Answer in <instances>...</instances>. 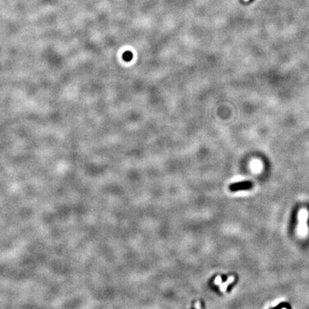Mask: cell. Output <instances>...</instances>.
Masks as SVG:
<instances>
[{"label":"cell","instance_id":"7a4b0ae2","mask_svg":"<svg viewBox=\"0 0 309 309\" xmlns=\"http://www.w3.org/2000/svg\"><path fill=\"white\" fill-rule=\"evenodd\" d=\"M252 186H253L252 182H250L249 181H245V182H240L232 184L230 186L229 188L231 191L236 192L238 190H248V189L252 188Z\"/></svg>","mask_w":309,"mask_h":309},{"label":"cell","instance_id":"6da1fadb","mask_svg":"<svg viewBox=\"0 0 309 309\" xmlns=\"http://www.w3.org/2000/svg\"><path fill=\"white\" fill-rule=\"evenodd\" d=\"M309 217L308 211L306 208H301L299 213V224L297 225V233L301 238H305L308 233V220Z\"/></svg>","mask_w":309,"mask_h":309},{"label":"cell","instance_id":"3957f363","mask_svg":"<svg viewBox=\"0 0 309 309\" xmlns=\"http://www.w3.org/2000/svg\"><path fill=\"white\" fill-rule=\"evenodd\" d=\"M234 280H235V278H234V277L233 276H231V277H229L228 278L227 280V281L226 282H225V283H223L221 284V286H220V290L222 292H225V290H226L227 289V288H228V285H230L231 283H233V282L234 281Z\"/></svg>","mask_w":309,"mask_h":309},{"label":"cell","instance_id":"277c9868","mask_svg":"<svg viewBox=\"0 0 309 309\" xmlns=\"http://www.w3.org/2000/svg\"><path fill=\"white\" fill-rule=\"evenodd\" d=\"M132 57H133V55H132V52H130V51H126V52H124V54L123 55V60L126 61V62H130V61H131L132 60Z\"/></svg>","mask_w":309,"mask_h":309},{"label":"cell","instance_id":"5b68a950","mask_svg":"<svg viewBox=\"0 0 309 309\" xmlns=\"http://www.w3.org/2000/svg\"><path fill=\"white\" fill-rule=\"evenodd\" d=\"M245 1H248V0H245Z\"/></svg>","mask_w":309,"mask_h":309}]
</instances>
